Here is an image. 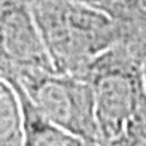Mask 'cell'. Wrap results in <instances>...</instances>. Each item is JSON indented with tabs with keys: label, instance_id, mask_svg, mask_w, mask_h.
Masks as SVG:
<instances>
[{
	"label": "cell",
	"instance_id": "cell-7",
	"mask_svg": "<svg viewBox=\"0 0 146 146\" xmlns=\"http://www.w3.org/2000/svg\"><path fill=\"white\" fill-rule=\"evenodd\" d=\"M0 146H23L21 106L12 85L0 78Z\"/></svg>",
	"mask_w": 146,
	"mask_h": 146
},
{
	"label": "cell",
	"instance_id": "cell-11",
	"mask_svg": "<svg viewBox=\"0 0 146 146\" xmlns=\"http://www.w3.org/2000/svg\"><path fill=\"white\" fill-rule=\"evenodd\" d=\"M143 79H145V90H146V63L143 64Z\"/></svg>",
	"mask_w": 146,
	"mask_h": 146
},
{
	"label": "cell",
	"instance_id": "cell-2",
	"mask_svg": "<svg viewBox=\"0 0 146 146\" xmlns=\"http://www.w3.org/2000/svg\"><path fill=\"white\" fill-rule=\"evenodd\" d=\"M84 79L94 92L100 139H121L146 96L143 64L116 45L90 66Z\"/></svg>",
	"mask_w": 146,
	"mask_h": 146
},
{
	"label": "cell",
	"instance_id": "cell-10",
	"mask_svg": "<svg viewBox=\"0 0 146 146\" xmlns=\"http://www.w3.org/2000/svg\"><path fill=\"white\" fill-rule=\"evenodd\" d=\"M70 2H75V3H81L85 6H90V8H96L98 11H106L108 5L110 3V0H70Z\"/></svg>",
	"mask_w": 146,
	"mask_h": 146
},
{
	"label": "cell",
	"instance_id": "cell-6",
	"mask_svg": "<svg viewBox=\"0 0 146 146\" xmlns=\"http://www.w3.org/2000/svg\"><path fill=\"white\" fill-rule=\"evenodd\" d=\"M15 90L23 115V146H70L73 136L51 122L17 81H8Z\"/></svg>",
	"mask_w": 146,
	"mask_h": 146
},
{
	"label": "cell",
	"instance_id": "cell-9",
	"mask_svg": "<svg viewBox=\"0 0 146 146\" xmlns=\"http://www.w3.org/2000/svg\"><path fill=\"white\" fill-rule=\"evenodd\" d=\"M70 146H121L116 140L115 142H106V140H81V139H73Z\"/></svg>",
	"mask_w": 146,
	"mask_h": 146
},
{
	"label": "cell",
	"instance_id": "cell-3",
	"mask_svg": "<svg viewBox=\"0 0 146 146\" xmlns=\"http://www.w3.org/2000/svg\"><path fill=\"white\" fill-rule=\"evenodd\" d=\"M15 81L57 127L81 140H102L91 84L57 72H35Z\"/></svg>",
	"mask_w": 146,
	"mask_h": 146
},
{
	"label": "cell",
	"instance_id": "cell-4",
	"mask_svg": "<svg viewBox=\"0 0 146 146\" xmlns=\"http://www.w3.org/2000/svg\"><path fill=\"white\" fill-rule=\"evenodd\" d=\"M55 72L33 14V0H0V78Z\"/></svg>",
	"mask_w": 146,
	"mask_h": 146
},
{
	"label": "cell",
	"instance_id": "cell-5",
	"mask_svg": "<svg viewBox=\"0 0 146 146\" xmlns=\"http://www.w3.org/2000/svg\"><path fill=\"white\" fill-rule=\"evenodd\" d=\"M116 25L118 46L146 63V0H110L106 8Z\"/></svg>",
	"mask_w": 146,
	"mask_h": 146
},
{
	"label": "cell",
	"instance_id": "cell-8",
	"mask_svg": "<svg viewBox=\"0 0 146 146\" xmlns=\"http://www.w3.org/2000/svg\"><path fill=\"white\" fill-rule=\"evenodd\" d=\"M121 146H146V96L137 113L131 119L124 136L116 140Z\"/></svg>",
	"mask_w": 146,
	"mask_h": 146
},
{
	"label": "cell",
	"instance_id": "cell-1",
	"mask_svg": "<svg viewBox=\"0 0 146 146\" xmlns=\"http://www.w3.org/2000/svg\"><path fill=\"white\" fill-rule=\"evenodd\" d=\"M33 14L57 73L84 78L96 60L118 45L106 12L70 0H33Z\"/></svg>",
	"mask_w": 146,
	"mask_h": 146
}]
</instances>
